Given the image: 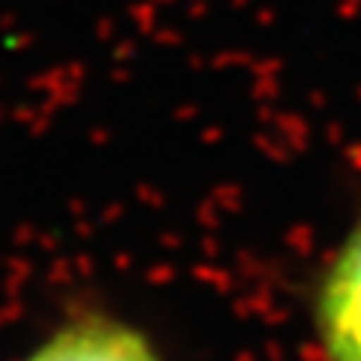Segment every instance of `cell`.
Instances as JSON below:
<instances>
[{"mask_svg":"<svg viewBox=\"0 0 361 361\" xmlns=\"http://www.w3.org/2000/svg\"><path fill=\"white\" fill-rule=\"evenodd\" d=\"M310 313L322 361H361V214L316 274Z\"/></svg>","mask_w":361,"mask_h":361,"instance_id":"1","label":"cell"},{"mask_svg":"<svg viewBox=\"0 0 361 361\" xmlns=\"http://www.w3.org/2000/svg\"><path fill=\"white\" fill-rule=\"evenodd\" d=\"M25 361H163L151 337L106 310L63 319Z\"/></svg>","mask_w":361,"mask_h":361,"instance_id":"2","label":"cell"}]
</instances>
